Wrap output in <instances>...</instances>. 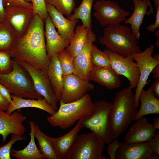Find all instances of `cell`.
<instances>
[{
	"mask_svg": "<svg viewBox=\"0 0 159 159\" xmlns=\"http://www.w3.org/2000/svg\"><path fill=\"white\" fill-rule=\"evenodd\" d=\"M10 50L0 51V74H6L12 69V59Z\"/></svg>",
	"mask_w": 159,
	"mask_h": 159,
	"instance_id": "34",
	"label": "cell"
},
{
	"mask_svg": "<svg viewBox=\"0 0 159 159\" xmlns=\"http://www.w3.org/2000/svg\"><path fill=\"white\" fill-rule=\"evenodd\" d=\"M5 20L14 32L17 38L27 29L33 16L32 8L10 6L5 7Z\"/></svg>",
	"mask_w": 159,
	"mask_h": 159,
	"instance_id": "13",
	"label": "cell"
},
{
	"mask_svg": "<svg viewBox=\"0 0 159 159\" xmlns=\"http://www.w3.org/2000/svg\"><path fill=\"white\" fill-rule=\"evenodd\" d=\"M139 99L140 106L134 120L148 114L159 113V99L155 97L150 87L146 90L143 89L141 90Z\"/></svg>",
	"mask_w": 159,
	"mask_h": 159,
	"instance_id": "24",
	"label": "cell"
},
{
	"mask_svg": "<svg viewBox=\"0 0 159 159\" xmlns=\"http://www.w3.org/2000/svg\"><path fill=\"white\" fill-rule=\"evenodd\" d=\"M31 128L30 140L28 145L24 149L20 150L11 149V156L17 159H45L37 146L35 140L34 129L35 123L29 121Z\"/></svg>",
	"mask_w": 159,
	"mask_h": 159,
	"instance_id": "25",
	"label": "cell"
},
{
	"mask_svg": "<svg viewBox=\"0 0 159 159\" xmlns=\"http://www.w3.org/2000/svg\"><path fill=\"white\" fill-rule=\"evenodd\" d=\"M104 52L109 57L113 69L118 75L126 78L132 89L136 88L139 79V71L137 63L134 62L131 56L124 57L107 49Z\"/></svg>",
	"mask_w": 159,
	"mask_h": 159,
	"instance_id": "11",
	"label": "cell"
},
{
	"mask_svg": "<svg viewBox=\"0 0 159 159\" xmlns=\"http://www.w3.org/2000/svg\"><path fill=\"white\" fill-rule=\"evenodd\" d=\"M82 128L80 120L75 127L66 134L56 138L48 136L52 143L58 159H68L78 134Z\"/></svg>",
	"mask_w": 159,
	"mask_h": 159,
	"instance_id": "18",
	"label": "cell"
},
{
	"mask_svg": "<svg viewBox=\"0 0 159 159\" xmlns=\"http://www.w3.org/2000/svg\"><path fill=\"white\" fill-rule=\"evenodd\" d=\"M155 48L154 44H151L142 52L134 54L131 56L137 63L139 71L140 77L134 95L136 107H139V96L141 90L148 83L147 80L153 68L159 64V60L152 56Z\"/></svg>",
	"mask_w": 159,
	"mask_h": 159,
	"instance_id": "10",
	"label": "cell"
},
{
	"mask_svg": "<svg viewBox=\"0 0 159 159\" xmlns=\"http://www.w3.org/2000/svg\"><path fill=\"white\" fill-rule=\"evenodd\" d=\"M120 143L115 159H149L154 153L148 142Z\"/></svg>",
	"mask_w": 159,
	"mask_h": 159,
	"instance_id": "17",
	"label": "cell"
},
{
	"mask_svg": "<svg viewBox=\"0 0 159 159\" xmlns=\"http://www.w3.org/2000/svg\"><path fill=\"white\" fill-rule=\"evenodd\" d=\"M154 58L159 60V56L158 54H156L154 55H152Z\"/></svg>",
	"mask_w": 159,
	"mask_h": 159,
	"instance_id": "49",
	"label": "cell"
},
{
	"mask_svg": "<svg viewBox=\"0 0 159 159\" xmlns=\"http://www.w3.org/2000/svg\"><path fill=\"white\" fill-rule=\"evenodd\" d=\"M5 7L2 0H0V22L5 20Z\"/></svg>",
	"mask_w": 159,
	"mask_h": 159,
	"instance_id": "44",
	"label": "cell"
},
{
	"mask_svg": "<svg viewBox=\"0 0 159 159\" xmlns=\"http://www.w3.org/2000/svg\"><path fill=\"white\" fill-rule=\"evenodd\" d=\"M107 148V152L110 159H115L116 151L120 146V143L115 139L109 144Z\"/></svg>",
	"mask_w": 159,
	"mask_h": 159,
	"instance_id": "38",
	"label": "cell"
},
{
	"mask_svg": "<svg viewBox=\"0 0 159 159\" xmlns=\"http://www.w3.org/2000/svg\"><path fill=\"white\" fill-rule=\"evenodd\" d=\"M155 7L156 14L154 23L146 26L147 30L151 32H153L156 29H159V6Z\"/></svg>",
	"mask_w": 159,
	"mask_h": 159,
	"instance_id": "40",
	"label": "cell"
},
{
	"mask_svg": "<svg viewBox=\"0 0 159 159\" xmlns=\"http://www.w3.org/2000/svg\"><path fill=\"white\" fill-rule=\"evenodd\" d=\"M159 37L158 38V39L155 42V46L157 47L158 49L159 48Z\"/></svg>",
	"mask_w": 159,
	"mask_h": 159,
	"instance_id": "50",
	"label": "cell"
},
{
	"mask_svg": "<svg viewBox=\"0 0 159 159\" xmlns=\"http://www.w3.org/2000/svg\"><path fill=\"white\" fill-rule=\"evenodd\" d=\"M10 104V103L0 94V110L6 111Z\"/></svg>",
	"mask_w": 159,
	"mask_h": 159,
	"instance_id": "43",
	"label": "cell"
},
{
	"mask_svg": "<svg viewBox=\"0 0 159 159\" xmlns=\"http://www.w3.org/2000/svg\"><path fill=\"white\" fill-rule=\"evenodd\" d=\"M0 94L10 104L12 101L11 94L8 90L3 85L0 83Z\"/></svg>",
	"mask_w": 159,
	"mask_h": 159,
	"instance_id": "41",
	"label": "cell"
},
{
	"mask_svg": "<svg viewBox=\"0 0 159 159\" xmlns=\"http://www.w3.org/2000/svg\"><path fill=\"white\" fill-rule=\"evenodd\" d=\"M93 16L103 26L120 24L124 21L130 13L121 7L119 4L110 0H97L94 6Z\"/></svg>",
	"mask_w": 159,
	"mask_h": 159,
	"instance_id": "9",
	"label": "cell"
},
{
	"mask_svg": "<svg viewBox=\"0 0 159 159\" xmlns=\"http://www.w3.org/2000/svg\"><path fill=\"white\" fill-rule=\"evenodd\" d=\"M31 3L32 5L33 15H38L44 21L48 16L45 0H24Z\"/></svg>",
	"mask_w": 159,
	"mask_h": 159,
	"instance_id": "36",
	"label": "cell"
},
{
	"mask_svg": "<svg viewBox=\"0 0 159 159\" xmlns=\"http://www.w3.org/2000/svg\"><path fill=\"white\" fill-rule=\"evenodd\" d=\"M26 119V116L17 110L10 114L0 110V135L2 137V143L10 134L23 136L26 128L22 123Z\"/></svg>",
	"mask_w": 159,
	"mask_h": 159,
	"instance_id": "15",
	"label": "cell"
},
{
	"mask_svg": "<svg viewBox=\"0 0 159 159\" xmlns=\"http://www.w3.org/2000/svg\"><path fill=\"white\" fill-rule=\"evenodd\" d=\"M159 155L155 153H153L149 159H159Z\"/></svg>",
	"mask_w": 159,
	"mask_h": 159,
	"instance_id": "47",
	"label": "cell"
},
{
	"mask_svg": "<svg viewBox=\"0 0 159 159\" xmlns=\"http://www.w3.org/2000/svg\"><path fill=\"white\" fill-rule=\"evenodd\" d=\"M89 29L83 24L78 25L74 32V35L69 44L65 49L66 52L74 58L82 49Z\"/></svg>",
	"mask_w": 159,
	"mask_h": 159,
	"instance_id": "27",
	"label": "cell"
},
{
	"mask_svg": "<svg viewBox=\"0 0 159 159\" xmlns=\"http://www.w3.org/2000/svg\"><path fill=\"white\" fill-rule=\"evenodd\" d=\"M59 101L58 109L47 119L51 126L62 129L69 128L77 121L89 115L94 107L91 97L87 93L74 102L64 103Z\"/></svg>",
	"mask_w": 159,
	"mask_h": 159,
	"instance_id": "4",
	"label": "cell"
},
{
	"mask_svg": "<svg viewBox=\"0 0 159 159\" xmlns=\"http://www.w3.org/2000/svg\"><path fill=\"white\" fill-rule=\"evenodd\" d=\"M4 7L10 6H16L25 8H32L31 3L24 0H2Z\"/></svg>",
	"mask_w": 159,
	"mask_h": 159,
	"instance_id": "37",
	"label": "cell"
},
{
	"mask_svg": "<svg viewBox=\"0 0 159 159\" xmlns=\"http://www.w3.org/2000/svg\"><path fill=\"white\" fill-rule=\"evenodd\" d=\"M132 88L130 86L115 94L109 114V126L112 138L117 139L134 120L138 111Z\"/></svg>",
	"mask_w": 159,
	"mask_h": 159,
	"instance_id": "2",
	"label": "cell"
},
{
	"mask_svg": "<svg viewBox=\"0 0 159 159\" xmlns=\"http://www.w3.org/2000/svg\"><path fill=\"white\" fill-rule=\"evenodd\" d=\"M0 83L16 96L36 99L44 98L35 90L29 73L14 58L11 72L0 74Z\"/></svg>",
	"mask_w": 159,
	"mask_h": 159,
	"instance_id": "5",
	"label": "cell"
},
{
	"mask_svg": "<svg viewBox=\"0 0 159 159\" xmlns=\"http://www.w3.org/2000/svg\"><path fill=\"white\" fill-rule=\"evenodd\" d=\"M34 136L38 141L39 149L45 158L58 159L51 141L48 136L40 130L37 124L34 126Z\"/></svg>",
	"mask_w": 159,
	"mask_h": 159,
	"instance_id": "28",
	"label": "cell"
},
{
	"mask_svg": "<svg viewBox=\"0 0 159 159\" xmlns=\"http://www.w3.org/2000/svg\"><path fill=\"white\" fill-rule=\"evenodd\" d=\"M16 60L29 73L37 92L56 111L58 109L57 103L59 100L54 92L47 71L36 68L26 62Z\"/></svg>",
	"mask_w": 159,
	"mask_h": 159,
	"instance_id": "8",
	"label": "cell"
},
{
	"mask_svg": "<svg viewBox=\"0 0 159 159\" xmlns=\"http://www.w3.org/2000/svg\"><path fill=\"white\" fill-rule=\"evenodd\" d=\"M57 56L61 67L63 76L73 74L74 58L66 52L65 49L59 52Z\"/></svg>",
	"mask_w": 159,
	"mask_h": 159,
	"instance_id": "32",
	"label": "cell"
},
{
	"mask_svg": "<svg viewBox=\"0 0 159 159\" xmlns=\"http://www.w3.org/2000/svg\"><path fill=\"white\" fill-rule=\"evenodd\" d=\"M16 38L14 31L6 20L0 22V51L10 50Z\"/></svg>",
	"mask_w": 159,
	"mask_h": 159,
	"instance_id": "30",
	"label": "cell"
},
{
	"mask_svg": "<svg viewBox=\"0 0 159 159\" xmlns=\"http://www.w3.org/2000/svg\"><path fill=\"white\" fill-rule=\"evenodd\" d=\"M95 88V86L89 81L73 74L63 77L62 89L59 100L64 103L76 101Z\"/></svg>",
	"mask_w": 159,
	"mask_h": 159,
	"instance_id": "12",
	"label": "cell"
},
{
	"mask_svg": "<svg viewBox=\"0 0 159 159\" xmlns=\"http://www.w3.org/2000/svg\"><path fill=\"white\" fill-rule=\"evenodd\" d=\"M155 35L156 37H159V29L157 30L155 33Z\"/></svg>",
	"mask_w": 159,
	"mask_h": 159,
	"instance_id": "51",
	"label": "cell"
},
{
	"mask_svg": "<svg viewBox=\"0 0 159 159\" xmlns=\"http://www.w3.org/2000/svg\"><path fill=\"white\" fill-rule=\"evenodd\" d=\"M10 51L16 59L47 70L50 62L46 47L44 21L34 15L24 34L16 38Z\"/></svg>",
	"mask_w": 159,
	"mask_h": 159,
	"instance_id": "1",
	"label": "cell"
},
{
	"mask_svg": "<svg viewBox=\"0 0 159 159\" xmlns=\"http://www.w3.org/2000/svg\"><path fill=\"white\" fill-rule=\"evenodd\" d=\"M154 123L152 124L153 127L156 130L159 129V117H155L153 119Z\"/></svg>",
	"mask_w": 159,
	"mask_h": 159,
	"instance_id": "46",
	"label": "cell"
},
{
	"mask_svg": "<svg viewBox=\"0 0 159 159\" xmlns=\"http://www.w3.org/2000/svg\"><path fill=\"white\" fill-rule=\"evenodd\" d=\"M88 80L97 83L110 90L118 87L121 84L119 75L111 67L100 68L92 65Z\"/></svg>",
	"mask_w": 159,
	"mask_h": 159,
	"instance_id": "21",
	"label": "cell"
},
{
	"mask_svg": "<svg viewBox=\"0 0 159 159\" xmlns=\"http://www.w3.org/2000/svg\"><path fill=\"white\" fill-rule=\"evenodd\" d=\"M44 34L47 54L49 59L70 44L71 40L63 38L56 31L55 27L48 15L45 19Z\"/></svg>",
	"mask_w": 159,
	"mask_h": 159,
	"instance_id": "16",
	"label": "cell"
},
{
	"mask_svg": "<svg viewBox=\"0 0 159 159\" xmlns=\"http://www.w3.org/2000/svg\"><path fill=\"white\" fill-rule=\"evenodd\" d=\"M94 0H83L80 6L72 15L67 17L70 20L80 19L82 24L89 29H92L91 13L93 3Z\"/></svg>",
	"mask_w": 159,
	"mask_h": 159,
	"instance_id": "29",
	"label": "cell"
},
{
	"mask_svg": "<svg viewBox=\"0 0 159 159\" xmlns=\"http://www.w3.org/2000/svg\"><path fill=\"white\" fill-rule=\"evenodd\" d=\"M105 144L93 132L78 135L68 159H106L102 155Z\"/></svg>",
	"mask_w": 159,
	"mask_h": 159,
	"instance_id": "7",
	"label": "cell"
},
{
	"mask_svg": "<svg viewBox=\"0 0 159 159\" xmlns=\"http://www.w3.org/2000/svg\"><path fill=\"white\" fill-rule=\"evenodd\" d=\"M129 0L131 1H133L134 0ZM148 1L150 4H151L150 2V0H148Z\"/></svg>",
	"mask_w": 159,
	"mask_h": 159,
	"instance_id": "52",
	"label": "cell"
},
{
	"mask_svg": "<svg viewBox=\"0 0 159 159\" xmlns=\"http://www.w3.org/2000/svg\"><path fill=\"white\" fill-rule=\"evenodd\" d=\"M154 78H159V64L157 65L153 69L151 73Z\"/></svg>",
	"mask_w": 159,
	"mask_h": 159,
	"instance_id": "45",
	"label": "cell"
},
{
	"mask_svg": "<svg viewBox=\"0 0 159 159\" xmlns=\"http://www.w3.org/2000/svg\"><path fill=\"white\" fill-rule=\"evenodd\" d=\"M46 3L54 6L60 12L68 16L74 9V0H45Z\"/></svg>",
	"mask_w": 159,
	"mask_h": 159,
	"instance_id": "33",
	"label": "cell"
},
{
	"mask_svg": "<svg viewBox=\"0 0 159 159\" xmlns=\"http://www.w3.org/2000/svg\"><path fill=\"white\" fill-rule=\"evenodd\" d=\"M96 39V34L92 29H89L82 49L74 59L73 74L87 80L92 66L91 62L92 47Z\"/></svg>",
	"mask_w": 159,
	"mask_h": 159,
	"instance_id": "14",
	"label": "cell"
},
{
	"mask_svg": "<svg viewBox=\"0 0 159 159\" xmlns=\"http://www.w3.org/2000/svg\"><path fill=\"white\" fill-rule=\"evenodd\" d=\"M134 9L131 16L124 21L125 24L131 25V29L132 33L139 40L140 34V29L142 24L145 15L148 16L154 13V9L151 4L148 0H134L133 1Z\"/></svg>",
	"mask_w": 159,
	"mask_h": 159,
	"instance_id": "22",
	"label": "cell"
},
{
	"mask_svg": "<svg viewBox=\"0 0 159 159\" xmlns=\"http://www.w3.org/2000/svg\"><path fill=\"white\" fill-rule=\"evenodd\" d=\"M10 140L4 145L0 146V159H11V152L12 145L16 142L26 139L25 138L11 134Z\"/></svg>",
	"mask_w": 159,
	"mask_h": 159,
	"instance_id": "35",
	"label": "cell"
},
{
	"mask_svg": "<svg viewBox=\"0 0 159 159\" xmlns=\"http://www.w3.org/2000/svg\"><path fill=\"white\" fill-rule=\"evenodd\" d=\"M92 65L100 68L111 67L110 61L107 55L100 50L97 46L92 44L91 51Z\"/></svg>",
	"mask_w": 159,
	"mask_h": 159,
	"instance_id": "31",
	"label": "cell"
},
{
	"mask_svg": "<svg viewBox=\"0 0 159 159\" xmlns=\"http://www.w3.org/2000/svg\"><path fill=\"white\" fill-rule=\"evenodd\" d=\"M136 121L126 133L124 138L125 142H146L154 137L156 130L148 122L146 117H143Z\"/></svg>",
	"mask_w": 159,
	"mask_h": 159,
	"instance_id": "19",
	"label": "cell"
},
{
	"mask_svg": "<svg viewBox=\"0 0 159 159\" xmlns=\"http://www.w3.org/2000/svg\"><path fill=\"white\" fill-rule=\"evenodd\" d=\"M155 6H159V0H153Z\"/></svg>",
	"mask_w": 159,
	"mask_h": 159,
	"instance_id": "48",
	"label": "cell"
},
{
	"mask_svg": "<svg viewBox=\"0 0 159 159\" xmlns=\"http://www.w3.org/2000/svg\"><path fill=\"white\" fill-rule=\"evenodd\" d=\"M148 144L154 153L159 155V131L155 133L154 137L148 141Z\"/></svg>",
	"mask_w": 159,
	"mask_h": 159,
	"instance_id": "39",
	"label": "cell"
},
{
	"mask_svg": "<svg viewBox=\"0 0 159 159\" xmlns=\"http://www.w3.org/2000/svg\"><path fill=\"white\" fill-rule=\"evenodd\" d=\"M150 88L155 97L159 99V78L155 79Z\"/></svg>",
	"mask_w": 159,
	"mask_h": 159,
	"instance_id": "42",
	"label": "cell"
},
{
	"mask_svg": "<svg viewBox=\"0 0 159 159\" xmlns=\"http://www.w3.org/2000/svg\"><path fill=\"white\" fill-rule=\"evenodd\" d=\"M12 101L10 104L6 112L9 114L14 111L21 108L34 107L42 110L51 115L56 112L53 108L44 98L42 99H25L11 94Z\"/></svg>",
	"mask_w": 159,
	"mask_h": 159,
	"instance_id": "23",
	"label": "cell"
},
{
	"mask_svg": "<svg viewBox=\"0 0 159 159\" xmlns=\"http://www.w3.org/2000/svg\"><path fill=\"white\" fill-rule=\"evenodd\" d=\"M48 15L50 17L57 32L64 39L71 40L74 35V28L78 19L70 20L65 18L53 6L46 3Z\"/></svg>",
	"mask_w": 159,
	"mask_h": 159,
	"instance_id": "20",
	"label": "cell"
},
{
	"mask_svg": "<svg viewBox=\"0 0 159 159\" xmlns=\"http://www.w3.org/2000/svg\"><path fill=\"white\" fill-rule=\"evenodd\" d=\"M111 104L112 103L105 100L96 101L90 113L81 119L82 128L90 129L107 144L112 140L109 122Z\"/></svg>",
	"mask_w": 159,
	"mask_h": 159,
	"instance_id": "6",
	"label": "cell"
},
{
	"mask_svg": "<svg viewBox=\"0 0 159 159\" xmlns=\"http://www.w3.org/2000/svg\"><path fill=\"white\" fill-rule=\"evenodd\" d=\"M46 71L55 94L59 100L62 89L63 76L57 54L50 59Z\"/></svg>",
	"mask_w": 159,
	"mask_h": 159,
	"instance_id": "26",
	"label": "cell"
},
{
	"mask_svg": "<svg viewBox=\"0 0 159 159\" xmlns=\"http://www.w3.org/2000/svg\"><path fill=\"white\" fill-rule=\"evenodd\" d=\"M137 40L131 28L120 24L107 26L99 42L106 49L125 57L142 51Z\"/></svg>",
	"mask_w": 159,
	"mask_h": 159,
	"instance_id": "3",
	"label": "cell"
}]
</instances>
